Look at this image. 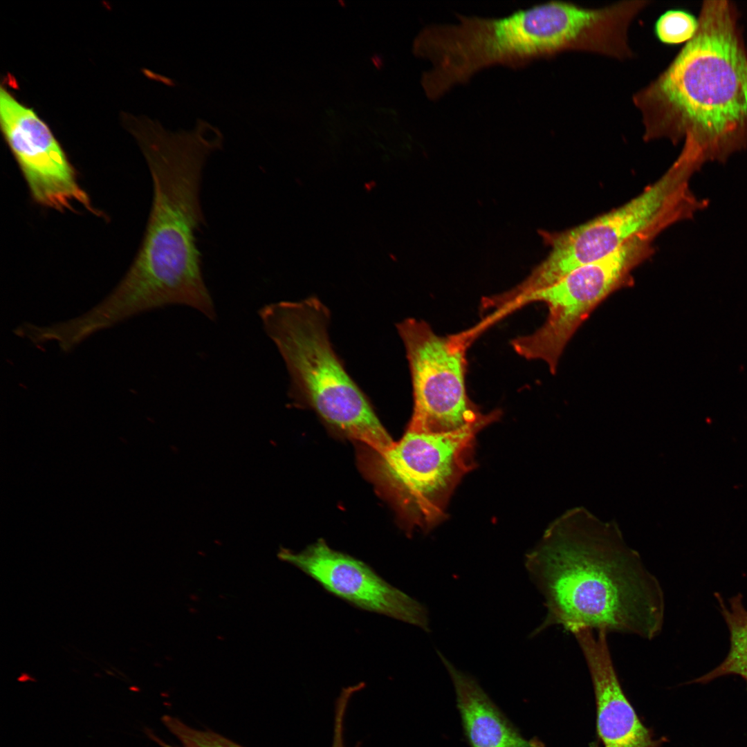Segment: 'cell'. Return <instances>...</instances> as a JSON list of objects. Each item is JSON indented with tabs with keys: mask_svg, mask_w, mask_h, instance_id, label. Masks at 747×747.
<instances>
[{
	"mask_svg": "<svg viewBox=\"0 0 747 747\" xmlns=\"http://www.w3.org/2000/svg\"><path fill=\"white\" fill-rule=\"evenodd\" d=\"M136 138L152 178V205L133 264L96 305L97 315L112 327L151 310L181 305L214 321L216 311L202 274L196 233L204 223L203 169L220 143L199 128L169 132L156 124L140 129Z\"/></svg>",
	"mask_w": 747,
	"mask_h": 747,
	"instance_id": "1",
	"label": "cell"
},
{
	"mask_svg": "<svg viewBox=\"0 0 747 747\" xmlns=\"http://www.w3.org/2000/svg\"><path fill=\"white\" fill-rule=\"evenodd\" d=\"M591 678L597 708V731L605 747H658L664 739L638 717L622 689L611 659L608 632L587 627L573 629Z\"/></svg>",
	"mask_w": 747,
	"mask_h": 747,
	"instance_id": "12",
	"label": "cell"
},
{
	"mask_svg": "<svg viewBox=\"0 0 747 747\" xmlns=\"http://www.w3.org/2000/svg\"><path fill=\"white\" fill-rule=\"evenodd\" d=\"M0 119L5 139L35 203L59 212L73 210L77 205L100 216L48 127L3 88Z\"/></svg>",
	"mask_w": 747,
	"mask_h": 747,
	"instance_id": "10",
	"label": "cell"
},
{
	"mask_svg": "<svg viewBox=\"0 0 747 747\" xmlns=\"http://www.w3.org/2000/svg\"><path fill=\"white\" fill-rule=\"evenodd\" d=\"M698 19L681 10H670L657 19L654 32L657 38L666 44L689 42L698 28Z\"/></svg>",
	"mask_w": 747,
	"mask_h": 747,
	"instance_id": "16",
	"label": "cell"
},
{
	"mask_svg": "<svg viewBox=\"0 0 747 747\" xmlns=\"http://www.w3.org/2000/svg\"><path fill=\"white\" fill-rule=\"evenodd\" d=\"M694 36L634 95L644 139L683 141L703 164L747 145V53L728 1H704Z\"/></svg>",
	"mask_w": 747,
	"mask_h": 747,
	"instance_id": "3",
	"label": "cell"
},
{
	"mask_svg": "<svg viewBox=\"0 0 747 747\" xmlns=\"http://www.w3.org/2000/svg\"><path fill=\"white\" fill-rule=\"evenodd\" d=\"M481 423L445 434L407 431L383 452L371 451L364 469L410 527L428 531L441 522L463 477L475 467Z\"/></svg>",
	"mask_w": 747,
	"mask_h": 747,
	"instance_id": "7",
	"label": "cell"
},
{
	"mask_svg": "<svg viewBox=\"0 0 747 747\" xmlns=\"http://www.w3.org/2000/svg\"><path fill=\"white\" fill-rule=\"evenodd\" d=\"M654 234L634 237L611 254L571 270L551 286L528 296L522 307L544 303L548 309L542 326L511 341L526 360H540L555 374L559 360L574 333L610 295L634 283L633 270L654 252Z\"/></svg>",
	"mask_w": 747,
	"mask_h": 747,
	"instance_id": "8",
	"label": "cell"
},
{
	"mask_svg": "<svg viewBox=\"0 0 747 747\" xmlns=\"http://www.w3.org/2000/svg\"><path fill=\"white\" fill-rule=\"evenodd\" d=\"M714 596L729 630V651L718 666L688 683L705 684L728 675L739 676L747 681V609L743 596L739 593L732 596L727 605L720 593H715Z\"/></svg>",
	"mask_w": 747,
	"mask_h": 747,
	"instance_id": "14",
	"label": "cell"
},
{
	"mask_svg": "<svg viewBox=\"0 0 747 747\" xmlns=\"http://www.w3.org/2000/svg\"><path fill=\"white\" fill-rule=\"evenodd\" d=\"M703 166L680 153L654 183L625 204L560 232L542 231L550 251L518 285L528 296L555 284L575 268L605 257L636 236L658 235L678 222L690 219L708 205L690 187L692 176Z\"/></svg>",
	"mask_w": 747,
	"mask_h": 747,
	"instance_id": "6",
	"label": "cell"
},
{
	"mask_svg": "<svg viewBox=\"0 0 747 747\" xmlns=\"http://www.w3.org/2000/svg\"><path fill=\"white\" fill-rule=\"evenodd\" d=\"M437 654L453 684L470 747H544L536 738H525L473 676L458 669L440 651Z\"/></svg>",
	"mask_w": 747,
	"mask_h": 747,
	"instance_id": "13",
	"label": "cell"
},
{
	"mask_svg": "<svg viewBox=\"0 0 747 747\" xmlns=\"http://www.w3.org/2000/svg\"><path fill=\"white\" fill-rule=\"evenodd\" d=\"M409 364L413 412L407 431L445 434L481 423L490 424L499 410L483 414L466 388V351L463 331L441 336L425 321L407 318L397 324Z\"/></svg>",
	"mask_w": 747,
	"mask_h": 747,
	"instance_id": "9",
	"label": "cell"
},
{
	"mask_svg": "<svg viewBox=\"0 0 747 747\" xmlns=\"http://www.w3.org/2000/svg\"><path fill=\"white\" fill-rule=\"evenodd\" d=\"M278 557L357 607L430 631L428 611L423 604L389 584L367 564L332 549L322 540L299 552L282 548Z\"/></svg>",
	"mask_w": 747,
	"mask_h": 747,
	"instance_id": "11",
	"label": "cell"
},
{
	"mask_svg": "<svg viewBox=\"0 0 747 747\" xmlns=\"http://www.w3.org/2000/svg\"><path fill=\"white\" fill-rule=\"evenodd\" d=\"M531 580L546 613L532 637L552 626L587 627L652 640L662 631L664 593L639 554L614 523L585 509L568 511L549 526L526 555Z\"/></svg>",
	"mask_w": 747,
	"mask_h": 747,
	"instance_id": "2",
	"label": "cell"
},
{
	"mask_svg": "<svg viewBox=\"0 0 747 747\" xmlns=\"http://www.w3.org/2000/svg\"><path fill=\"white\" fill-rule=\"evenodd\" d=\"M263 329L282 356L289 394L347 437L383 452L394 443L331 342L330 313L315 297L266 304Z\"/></svg>",
	"mask_w": 747,
	"mask_h": 747,
	"instance_id": "4",
	"label": "cell"
},
{
	"mask_svg": "<svg viewBox=\"0 0 747 747\" xmlns=\"http://www.w3.org/2000/svg\"><path fill=\"white\" fill-rule=\"evenodd\" d=\"M162 721L178 739L179 745L165 743L149 731L148 735L161 747H243L214 732L192 728L172 716L165 715Z\"/></svg>",
	"mask_w": 747,
	"mask_h": 747,
	"instance_id": "15",
	"label": "cell"
},
{
	"mask_svg": "<svg viewBox=\"0 0 747 747\" xmlns=\"http://www.w3.org/2000/svg\"><path fill=\"white\" fill-rule=\"evenodd\" d=\"M589 747H599V746L596 741H593L590 744Z\"/></svg>",
	"mask_w": 747,
	"mask_h": 747,
	"instance_id": "18",
	"label": "cell"
},
{
	"mask_svg": "<svg viewBox=\"0 0 747 747\" xmlns=\"http://www.w3.org/2000/svg\"><path fill=\"white\" fill-rule=\"evenodd\" d=\"M454 24H431L415 39L416 55L431 68L422 76L426 95L435 100L495 65L512 68L562 52L558 2L519 9L501 17L457 15Z\"/></svg>",
	"mask_w": 747,
	"mask_h": 747,
	"instance_id": "5",
	"label": "cell"
},
{
	"mask_svg": "<svg viewBox=\"0 0 747 747\" xmlns=\"http://www.w3.org/2000/svg\"><path fill=\"white\" fill-rule=\"evenodd\" d=\"M349 700L345 697L338 698L334 713L333 734L331 747H346L344 742V717ZM356 747H359L356 746Z\"/></svg>",
	"mask_w": 747,
	"mask_h": 747,
	"instance_id": "17",
	"label": "cell"
}]
</instances>
